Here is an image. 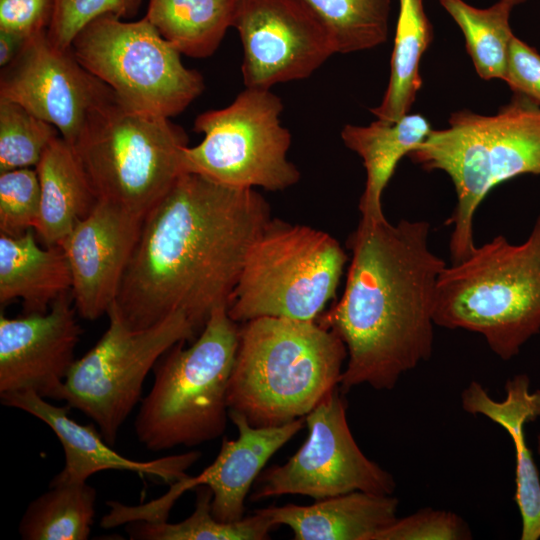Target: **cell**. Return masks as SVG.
Segmentation results:
<instances>
[{"mask_svg": "<svg viewBox=\"0 0 540 540\" xmlns=\"http://www.w3.org/2000/svg\"><path fill=\"white\" fill-rule=\"evenodd\" d=\"M271 219L251 188L182 173L144 216L114 307L132 329L181 313L198 335L228 308L251 245Z\"/></svg>", "mask_w": 540, "mask_h": 540, "instance_id": "cell-1", "label": "cell"}, {"mask_svg": "<svg viewBox=\"0 0 540 540\" xmlns=\"http://www.w3.org/2000/svg\"><path fill=\"white\" fill-rule=\"evenodd\" d=\"M430 224L361 218L338 302L316 320L347 349L339 389L390 390L433 351L435 290L445 261L428 246Z\"/></svg>", "mask_w": 540, "mask_h": 540, "instance_id": "cell-2", "label": "cell"}, {"mask_svg": "<svg viewBox=\"0 0 540 540\" xmlns=\"http://www.w3.org/2000/svg\"><path fill=\"white\" fill-rule=\"evenodd\" d=\"M346 358L341 338L317 321L260 317L242 323L229 411L255 427L304 417L339 387Z\"/></svg>", "mask_w": 540, "mask_h": 540, "instance_id": "cell-3", "label": "cell"}, {"mask_svg": "<svg viewBox=\"0 0 540 540\" xmlns=\"http://www.w3.org/2000/svg\"><path fill=\"white\" fill-rule=\"evenodd\" d=\"M448 123L408 157L425 171L445 172L454 185L457 202L446 224L453 227L449 249L456 263L475 247L474 215L488 193L514 177L540 175V106L513 93L495 115L464 109Z\"/></svg>", "mask_w": 540, "mask_h": 540, "instance_id": "cell-4", "label": "cell"}, {"mask_svg": "<svg viewBox=\"0 0 540 540\" xmlns=\"http://www.w3.org/2000/svg\"><path fill=\"white\" fill-rule=\"evenodd\" d=\"M433 320L479 333L503 360L516 356L540 332V214L523 243L498 235L446 265L436 284Z\"/></svg>", "mask_w": 540, "mask_h": 540, "instance_id": "cell-5", "label": "cell"}, {"mask_svg": "<svg viewBox=\"0 0 540 540\" xmlns=\"http://www.w3.org/2000/svg\"><path fill=\"white\" fill-rule=\"evenodd\" d=\"M172 346L153 368L154 380L142 399L135 433L148 450L192 447L225 431L228 383L239 344V326L216 309L194 342Z\"/></svg>", "mask_w": 540, "mask_h": 540, "instance_id": "cell-6", "label": "cell"}, {"mask_svg": "<svg viewBox=\"0 0 540 540\" xmlns=\"http://www.w3.org/2000/svg\"><path fill=\"white\" fill-rule=\"evenodd\" d=\"M185 131L112 90L91 110L72 146L99 200L144 217L179 176Z\"/></svg>", "mask_w": 540, "mask_h": 540, "instance_id": "cell-7", "label": "cell"}, {"mask_svg": "<svg viewBox=\"0 0 540 540\" xmlns=\"http://www.w3.org/2000/svg\"><path fill=\"white\" fill-rule=\"evenodd\" d=\"M347 259L328 233L270 219L248 251L227 313L241 324L260 317L316 321L335 297Z\"/></svg>", "mask_w": 540, "mask_h": 540, "instance_id": "cell-8", "label": "cell"}, {"mask_svg": "<svg viewBox=\"0 0 540 540\" xmlns=\"http://www.w3.org/2000/svg\"><path fill=\"white\" fill-rule=\"evenodd\" d=\"M283 108L270 89L246 87L228 106L200 114L194 130L204 138L183 149V173L236 188L293 186L300 171L288 159L291 133L281 123Z\"/></svg>", "mask_w": 540, "mask_h": 540, "instance_id": "cell-9", "label": "cell"}, {"mask_svg": "<svg viewBox=\"0 0 540 540\" xmlns=\"http://www.w3.org/2000/svg\"><path fill=\"white\" fill-rule=\"evenodd\" d=\"M70 51L121 100L156 115L179 114L205 88L202 75L182 63L145 16L123 21L103 15L75 37Z\"/></svg>", "mask_w": 540, "mask_h": 540, "instance_id": "cell-10", "label": "cell"}, {"mask_svg": "<svg viewBox=\"0 0 540 540\" xmlns=\"http://www.w3.org/2000/svg\"><path fill=\"white\" fill-rule=\"evenodd\" d=\"M107 315V330L74 361L60 400L92 419L105 441L113 446L120 427L140 400L149 371L172 346L194 340L197 335L181 313L142 329L127 326L114 303Z\"/></svg>", "mask_w": 540, "mask_h": 540, "instance_id": "cell-11", "label": "cell"}, {"mask_svg": "<svg viewBox=\"0 0 540 540\" xmlns=\"http://www.w3.org/2000/svg\"><path fill=\"white\" fill-rule=\"evenodd\" d=\"M342 395L335 388L305 416L306 441L286 463L265 471L252 500L286 494L321 500L353 491L392 495L394 478L357 445Z\"/></svg>", "mask_w": 540, "mask_h": 540, "instance_id": "cell-12", "label": "cell"}, {"mask_svg": "<svg viewBox=\"0 0 540 540\" xmlns=\"http://www.w3.org/2000/svg\"><path fill=\"white\" fill-rule=\"evenodd\" d=\"M232 27L242 42L248 88L308 78L336 53L327 28L303 0H235Z\"/></svg>", "mask_w": 540, "mask_h": 540, "instance_id": "cell-13", "label": "cell"}, {"mask_svg": "<svg viewBox=\"0 0 540 540\" xmlns=\"http://www.w3.org/2000/svg\"><path fill=\"white\" fill-rule=\"evenodd\" d=\"M111 89L87 71L69 50L54 46L47 31L29 38L2 68L0 98L53 124L73 146L95 105Z\"/></svg>", "mask_w": 540, "mask_h": 540, "instance_id": "cell-14", "label": "cell"}, {"mask_svg": "<svg viewBox=\"0 0 540 540\" xmlns=\"http://www.w3.org/2000/svg\"><path fill=\"white\" fill-rule=\"evenodd\" d=\"M71 292L58 297L45 313L18 318L0 315V394L32 390L60 400L73 365L81 328Z\"/></svg>", "mask_w": 540, "mask_h": 540, "instance_id": "cell-15", "label": "cell"}, {"mask_svg": "<svg viewBox=\"0 0 540 540\" xmlns=\"http://www.w3.org/2000/svg\"><path fill=\"white\" fill-rule=\"evenodd\" d=\"M143 218L98 200L60 243L71 270L74 308L83 319L100 318L116 301Z\"/></svg>", "mask_w": 540, "mask_h": 540, "instance_id": "cell-16", "label": "cell"}, {"mask_svg": "<svg viewBox=\"0 0 540 540\" xmlns=\"http://www.w3.org/2000/svg\"><path fill=\"white\" fill-rule=\"evenodd\" d=\"M5 406L25 411L40 419L55 433L65 454V465L50 484L81 483L105 470L134 472L174 483L200 458L198 451L149 461L129 459L109 445L94 424L82 425L69 416L68 405L56 406L32 390L0 394Z\"/></svg>", "mask_w": 540, "mask_h": 540, "instance_id": "cell-17", "label": "cell"}, {"mask_svg": "<svg viewBox=\"0 0 540 540\" xmlns=\"http://www.w3.org/2000/svg\"><path fill=\"white\" fill-rule=\"evenodd\" d=\"M238 430L233 440L223 439L211 465L191 477L194 488L207 486L212 491L211 510L223 522L243 518L247 494L268 460L304 427V418L278 426H252L240 413L229 411Z\"/></svg>", "mask_w": 540, "mask_h": 540, "instance_id": "cell-18", "label": "cell"}, {"mask_svg": "<svg viewBox=\"0 0 540 540\" xmlns=\"http://www.w3.org/2000/svg\"><path fill=\"white\" fill-rule=\"evenodd\" d=\"M506 397L492 399L481 384L472 381L461 394L465 411L488 417L512 437L516 453V492L514 500L522 518V540L540 538V479L526 445L524 426L540 417V390L531 392L529 378L517 375L507 381Z\"/></svg>", "mask_w": 540, "mask_h": 540, "instance_id": "cell-19", "label": "cell"}, {"mask_svg": "<svg viewBox=\"0 0 540 540\" xmlns=\"http://www.w3.org/2000/svg\"><path fill=\"white\" fill-rule=\"evenodd\" d=\"M392 495L353 491L308 506L288 504L258 509L276 525H286L295 540H375L396 519Z\"/></svg>", "mask_w": 540, "mask_h": 540, "instance_id": "cell-20", "label": "cell"}, {"mask_svg": "<svg viewBox=\"0 0 540 540\" xmlns=\"http://www.w3.org/2000/svg\"><path fill=\"white\" fill-rule=\"evenodd\" d=\"M72 275L61 246H40L33 229L19 236L0 234V303L21 299L24 313H45L71 292Z\"/></svg>", "mask_w": 540, "mask_h": 540, "instance_id": "cell-21", "label": "cell"}, {"mask_svg": "<svg viewBox=\"0 0 540 540\" xmlns=\"http://www.w3.org/2000/svg\"><path fill=\"white\" fill-rule=\"evenodd\" d=\"M35 170L41 205L34 231L44 246L60 245L99 199L75 150L61 136L50 143Z\"/></svg>", "mask_w": 540, "mask_h": 540, "instance_id": "cell-22", "label": "cell"}, {"mask_svg": "<svg viewBox=\"0 0 540 540\" xmlns=\"http://www.w3.org/2000/svg\"><path fill=\"white\" fill-rule=\"evenodd\" d=\"M432 130L423 115L409 113L393 123L377 119L366 126L347 124L343 127V143L361 157L366 170L365 187L358 205L361 218H385L382 196L399 161L424 142Z\"/></svg>", "mask_w": 540, "mask_h": 540, "instance_id": "cell-23", "label": "cell"}, {"mask_svg": "<svg viewBox=\"0 0 540 540\" xmlns=\"http://www.w3.org/2000/svg\"><path fill=\"white\" fill-rule=\"evenodd\" d=\"M433 40V26L423 0H399L388 85L381 103L370 111L393 123L409 113L422 87L420 60Z\"/></svg>", "mask_w": 540, "mask_h": 540, "instance_id": "cell-24", "label": "cell"}, {"mask_svg": "<svg viewBox=\"0 0 540 540\" xmlns=\"http://www.w3.org/2000/svg\"><path fill=\"white\" fill-rule=\"evenodd\" d=\"M235 0H149L145 17L180 54L212 55L232 27Z\"/></svg>", "mask_w": 540, "mask_h": 540, "instance_id": "cell-25", "label": "cell"}, {"mask_svg": "<svg viewBox=\"0 0 540 540\" xmlns=\"http://www.w3.org/2000/svg\"><path fill=\"white\" fill-rule=\"evenodd\" d=\"M96 490L87 484H50L23 514L18 530L24 540H86L95 517Z\"/></svg>", "mask_w": 540, "mask_h": 540, "instance_id": "cell-26", "label": "cell"}, {"mask_svg": "<svg viewBox=\"0 0 540 540\" xmlns=\"http://www.w3.org/2000/svg\"><path fill=\"white\" fill-rule=\"evenodd\" d=\"M461 29L467 52L480 78L504 80L513 37L509 18L514 7L499 0L476 8L464 0H438Z\"/></svg>", "mask_w": 540, "mask_h": 540, "instance_id": "cell-27", "label": "cell"}, {"mask_svg": "<svg viewBox=\"0 0 540 540\" xmlns=\"http://www.w3.org/2000/svg\"><path fill=\"white\" fill-rule=\"evenodd\" d=\"M212 491L199 486L193 513L178 523L136 521L128 523L131 539L144 540H264L276 527L271 519L257 511L233 522H223L211 510Z\"/></svg>", "mask_w": 540, "mask_h": 540, "instance_id": "cell-28", "label": "cell"}, {"mask_svg": "<svg viewBox=\"0 0 540 540\" xmlns=\"http://www.w3.org/2000/svg\"><path fill=\"white\" fill-rule=\"evenodd\" d=\"M327 28L336 53H353L384 44L391 0H303Z\"/></svg>", "mask_w": 540, "mask_h": 540, "instance_id": "cell-29", "label": "cell"}, {"mask_svg": "<svg viewBox=\"0 0 540 540\" xmlns=\"http://www.w3.org/2000/svg\"><path fill=\"white\" fill-rule=\"evenodd\" d=\"M58 136L60 133L53 124L13 101L0 98V172L35 167Z\"/></svg>", "mask_w": 540, "mask_h": 540, "instance_id": "cell-30", "label": "cell"}, {"mask_svg": "<svg viewBox=\"0 0 540 540\" xmlns=\"http://www.w3.org/2000/svg\"><path fill=\"white\" fill-rule=\"evenodd\" d=\"M41 205L35 169L0 172V234L19 236L36 227Z\"/></svg>", "mask_w": 540, "mask_h": 540, "instance_id": "cell-31", "label": "cell"}, {"mask_svg": "<svg viewBox=\"0 0 540 540\" xmlns=\"http://www.w3.org/2000/svg\"><path fill=\"white\" fill-rule=\"evenodd\" d=\"M142 0H53L47 36L62 50H69L75 37L93 20L107 14L120 18L136 13Z\"/></svg>", "mask_w": 540, "mask_h": 540, "instance_id": "cell-32", "label": "cell"}, {"mask_svg": "<svg viewBox=\"0 0 540 540\" xmlns=\"http://www.w3.org/2000/svg\"><path fill=\"white\" fill-rule=\"evenodd\" d=\"M472 538L457 514L431 508L396 519L375 540H464Z\"/></svg>", "mask_w": 540, "mask_h": 540, "instance_id": "cell-33", "label": "cell"}, {"mask_svg": "<svg viewBox=\"0 0 540 540\" xmlns=\"http://www.w3.org/2000/svg\"><path fill=\"white\" fill-rule=\"evenodd\" d=\"M514 94L540 106V54L516 36L513 37L504 80Z\"/></svg>", "mask_w": 540, "mask_h": 540, "instance_id": "cell-34", "label": "cell"}, {"mask_svg": "<svg viewBox=\"0 0 540 540\" xmlns=\"http://www.w3.org/2000/svg\"><path fill=\"white\" fill-rule=\"evenodd\" d=\"M53 0H0V29L26 39L47 31Z\"/></svg>", "mask_w": 540, "mask_h": 540, "instance_id": "cell-35", "label": "cell"}, {"mask_svg": "<svg viewBox=\"0 0 540 540\" xmlns=\"http://www.w3.org/2000/svg\"><path fill=\"white\" fill-rule=\"evenodd\" d=\"M28 39L0 29V67L9 65L19 54Z\"/></svg>", "mask_w": 540, "mask_h": 540, "instance_id": "cell-36", "label": "cell"}, {"mask_svg": "<svg viewBox=\"0 0 540 540\" xmlns=\"http://www.w3.org/2000/svg\"><path fill=\"white\" fill-rule=\"evenodd\" d=\"M507 1L510 2L513 6H516V5L526 2L527 0H507Z\"/></svg>", "mask_w": 540, "mask_h": 540, "instance_id": "cell-37", "label": "cell"}, {"mask_svg": "<svg viewBox=\"0 0 540 540\" xmlns=\"http://www.w3.org/2000/svg\"><path fill=\"white\" fill-rule=\"evenodd\" d=\"M537 440H538V441H537V442H538V444H537V450H538V454H539V456H540V435L538 436V439H537Z\"/></svg>", "mask_w": 540, "mask_h": 540, "instance_id": "cell-38", "label": "cell"}]
</instances>
